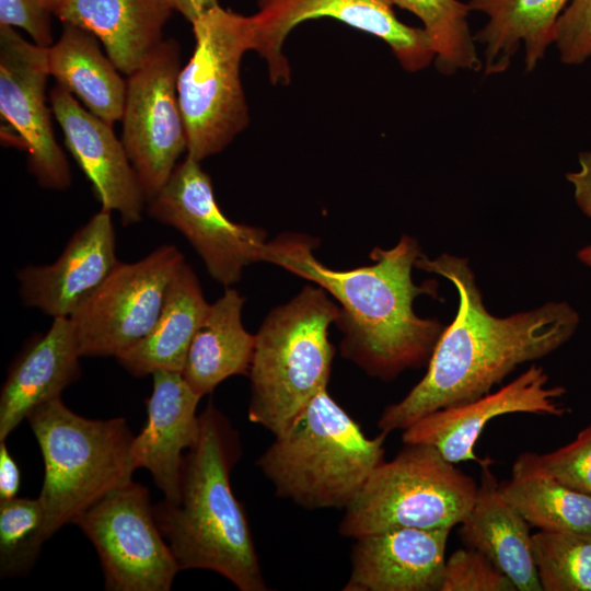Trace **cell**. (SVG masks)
I'll use <instances>...</instances> for the list:
<instances>
[{
    "label": "cell",
    "instance_id": "obj_1",
    "mask_svg": "<svg viewBox=\"0 0 591 591\" xmlns=\"http://www.w3.org/2000/svg\"><path fill=\"white\" fill-rule=\"evenodd\" d=\"M415 268L448 279L457 292L455 317L434 346L422 379L378 421L381 431L405 430L438 409L477 399L518 366L552 354L576 333L579 313L565 301L498 317L487 311L466 258L421 254Z\"/></svg>",
    "mask_w": 591,
    "mask_h": 591
},
{
    "label": "cell",
    "instance_id": "obj_2",
    "mask_svg": "<svg viewBox=\"0 0 591 591\" xmlns=\"http://www.w3.org/2000/svg\"><path fill=\"white\" fill-rule=\"evenodd\" d=\"M316 246L311 236L283 233L267 242L264 262L310 280L340 304L335 323L343 334L341 355L386 381L428 364L443 325L413 309L421 294L438 297L437 281H413V268L422 254L417 240L403 234L391 248L374 247L372 264L347 270L317 260Z\"/></svg>",
    "mask_w": 591,
    "mask_h": 591
},
{
    "label": "cell",
    "instance_id": "obj_3",
    "mask_svg": "<svg viewBox=\"0 0 591 591\" xmlns=\"http://www.w3.org/2000/svg\"><path fill=\"white\" fill-rule=\"evenodd\" d=\"M197 442L185 454L179 497L153 506L179 570L215 571L241 591H265L259 559L230 473L241 455L237 432L213 404L199 415Z\"/></svg>",
    "mask_w": 591,
    "mask_h": 591
},
{
    "label": "cell",
    "instance_id": "obj_4",
    "mask_svg": "<svg viewBox=\"0 0 591 591\" xmlns=\"http://www.w3.org/2000/svg\"><path fill=\"white\" fill-rule=\"evenodd\" d=\"M387 434L368 438L325 389L256 464L279 497L309 510L345 509L384 461Z\"/></svg>",
    "mask_w": 591,
    "mask_h": 591
},
{
    "label": "cell",
    "instance_id": "obj_5",
    "mask_svg": "<svg viewBox=\"0 0 591 591\" xmlns=\"http://www.w3.org/2000/svg\"><path fill=\"white\" fill-rule=\"evenodd\" d=\"M338 312L328 293L313 283L267 314L248 370L250 421L276 437L327 389L334 356L328 327Z\"/></svg>",
    "mask_w": 591,
    "mask_h": 591
},
{
    "label": "cell",
    "instance_id": "obj_6",
    "mask_svg": "<svg viewBox=\"0 0 591 591\" xmlns=\"http://www.w3.org/2000/svg\"><path fill=\"white\" fill-rule=\"evenodd\" d=\"M26 420L44 460L38 499L48 538L106 494L132 480L134 436L125 418H85L58 397Z\"/></svg>",
    "mask_w": 591,
    "mask_h": 591
},
{
    "label": "cell",
    "instance_id": "obj_7",
    "mask_svg": "<svg viewBox=\"0 0 591 591\" xmlns=\"http://www.w3.org/2000/svg\"><path fill=\"white\" fill-rule=\"evenodd\" d=\"M475 480L428 444H405L382 461L345 508L339 534L358 538L395 528H453L471 510Z\"/></svg>",
    "mask_w": 591,
    "mask_h": 591
},
{
    "label": "cell",
    "instance_id": "obj_8",
    "mask_svg": "<svg viewBox=\"0 0 591 591\" xmlns=\"http://www.w3.org/2000/svg\"><path fill=\"white\" fill-rule=\"evenodd\" d=\"M195 47L177 78L187 155L201 161L222 151L248 124L240 65L251 50L250 16L219 4L192 23Z\"/></svg>",
    "mask_w": 591,
    "mask_h": 591
},
{
    "label": "cell",
    "instance_id": "obj_9",
    "mask_svg": "<svg viewBox=\"0 0 591 591\" xmlns=\"http://www.w3.org/2000/svg\"><path fill=\"white\" fill-rule=\"evenodd\" d=\"M100 557L108 591H169L179 571L154 518L148 488L130 480L73 521Z\"/></svg>",
    "mask_w": 591,
    "mask_h": 591
},
{
    "label": "cell",
    "instance_id": "obj_10",
    "mask_svg": "<svg viewBox=\"0 0 591 591\" xmlns=\"http://www.w3.org/2000/svg\"><path fill=\"white\" fill-rule=\"evenodd\" d=\"M184 263L172 244L161 245L139 260L119 262L69 316L80 356L116 358L147 336Z\"/></svg>",
    "mask_w": 591,
    "mask_h": 591
},
{
    "label": "cell",
    "instance_id": "obj_11",
    "mask_svg": "<svg viewBox=\"0 0 591 591\" xmlns=\"http://www.w3.org/2000/svg\"><path fill=\"white\" fill-rule=\"evenodd\" d=\"M181 69V47L167 38L126 79L121 141L147 200L165 185L187 151L177 95Z\"/></svg>",
    "mask_w": 591,
    "mask_h": 591
},
{
    "label": "cell",
    "instance_id": "obj_12",
    "mask_svg": "<svg viewBox=\"0 0 591 591\" xmlns=\"http://www.w3.org/2000/svg\"><path fill=\"white\" fill-rule=\"evenodd\" d=\"M148 201L149 216L178 231L224 287L236 283L246 266L264 262L266 231L231 221L217 204L209 175L192 157L177 163Z\"/></svg>",
    "mask_w": 591,
    "mask_h": 591
},
{
    "label": "cell",
    "instance_id": "obj_13",
    "mask_svg": "<svg viewBox=\"0 0 591 591\" xmlns=\"http://www.w3.org/2000/svg\"><path fill=\"white\" fill-rule=\"evenodd\" d=\"M250 16L251 50L265 59L273 84L290 81L282 53L293 27L310 19L328 16L374 35L386 43L403 69L417 72L434 61V49L424 27L399 21L390 0H258Z\"/></svg>",
    "mask_w": 591,
    "mask_h": 591
},
{
    "label": "cell",
    "instance_id": "obj_14",
    "mask_svg": "<svg viewBox=\"0 0 591 591\" xmlns=\"http://www.w3.org/2000/svg\"><path fill=\"white\" fill-rule=\"evenodd\" d=\"M47 48L24 39L13 27L0 25V113L4 142L27 153V167L45 189L65 190L70 166L57 143L46 103Z\"/></svg>",
    "mask_w": 591,
    "mask_h": 591
},
{
    "label": "cell",
    "instance_id": "obj_15",
    "mask_svg": "<svg viewBox=\"0 0 591 591\" xmlns=\"http://www.w3.org/2000/svg\"><path fill=\"white\" fill-rule=\"evenodd\" d=\"M544 368L532 364L513 381L472 402L430 413L403 430L404 444H428L451 463L483 461L475 444L494 418L514 413L563 416V386H548Z\"/></svg>",
    "mask_w": 591,
    "mask_h": 591
},
{
    "label": "cell",
    "instance_id": "obj_16",
    "mask_svg": "<svg viewBox=\"0 0 591 591\" xmlns=\"http://www.w3.org/2000/svg\"><path fill=\"white\" fill-rule=\"evenodd\" d=\"M49 102L66 147L91 182L102 208L118 212L124 225L139 222L147 198L113 124L81 106L59 84L50 90Z\"/></svg>",
    "mask_w": 591,
    "mask_h": 591
},
{
    "label": "cell",
    "instance_id": "obj_17",
    "mask_svg": "<svg viewBox=\"0 0 591 591\" xmlns=\"http://www.w3.org/2000/svg\"><path fill=\"white\" fill-rule=\"evenodd\" d=\"M111 213L101 208L73 233L54 263L18 270L24 305L53 317H69L107 278L119 263Z\"/></svg>",
    "mask_w": 591,
    "mask_h": 591
},
{
    "label": "cell",
    "instance_id": "obj_18",
    "mask_svg": "<svg viewBox=\"0 0 591 591\" xmlns=\"http://www.w3.org/2000/svg\"><path fill=\"white\" fill-rule=\"evenodd\" d=\"M451 528H395L356 538L344 591H440Z\"/></svg>",
    "mask_w": 591,
    "mask_h": 591
},
{
    "label": "cell",
    "instance_id": "obj_19",
    "mask_svg": "<svg viewBox=\"0 0 591 591\" xmlns=\"http://www.w3.org/2000/svg\"><path fill=\"white\" fill-rule=\"evenodd\" d=\"M151 375L152 392L146 401L148 420L132 439L130 456L136 470L149 471L164 500L175 502L184 451L199 437L197 406L201 396L190 389L182 372L158 370Z\"/></svg>",
    "mask_w": 591,
    "mask_h": 591
},
{
    "label": "cell",
    "instance_id": "obj_20",
    "mask_svg": "<svg viewBox=\"0 0 591 591\" xmlns=\"http://www.w3.org/2000/svg\"><path fill=\"white\" fill-rule=\"evenodd\" d=\"M69 317H54L45 334L28 339L12 361L0 394V441L39 406L60 397L81 374Z\"/></svg>",
    "mask_w": 591,
    "mask_h": 591
},
{
    "label": "cell",
    "instance_id": "obj_21",
    "mask_svg": "<svg viewBox=\"0 0 591 591\" xmlns=\"http://www.w3.org/2000/svg\"><path fill=\"white\" fill-rule=\"evenodd\" d=\"M482 477L474 503L460 523L467 547L487 556L514 584L517 591H542L526 520L502 497L491 473V461L480 463Z\"/></svg>",
    "mask_w": 591,
    "mask_h": 591
},
{
    "label": "cell",
    "instance_id": "obj_22",
    "mask_svg": "<svg viewBox=\"0 0 591 591\" xmlns=\"http://www.w3.org/2000/svg\"><path fill=\"white\" fill-rule=\"evenodd\" d=\"M569 1L470 0L471 11L486 18L485 24L474 34L476 44L483 47L484 74L503 73L520 51L525 71H533L553 45L557 19Z\"/></svg>",
    "mask_w": 591,
    "mask_h": 591
},
{
    "label": "cell",
    "instance_id": "obj_23",
    "mask_svg": "<svg viewBox=\"0 0 591 591\" xmlns=\"http://www.w3.org/2000/svg\"><path fill=\"white\" fill-rule=\"evenodd\" d=\"M172 11L164 0H67L55 15L94 34L128 76L162 43Z\"/></svg>",
    "mask_w": 591,
    "mask_h": 591
},
{
    "label": "cell",
    "instance_id": "obj_24",
    "mask_svg": "<svg viewBox=\"0 0 591 591\" xmlns=\"http://www.w3.org/2000/svg\"><path fill=\"white\" fill-rule=\"evenodd\" d=\"M209 306L196 274L185 262L169 286L153 327L116 357L118 363L137 378L158 370L182 372L190 343Z\"/></svg>",
    "mask_w": 591,
    "mask_h": 591
},
{
    "label": "cell",
    "instance_id": "obj_25",
    "mask_svg": "<svg viewBox=\"0 0 591 591\" xmlns=\"http://www.w3.org/2000/svg\"><path fill=\"white\" fill-rule=\"evenodd\" d=\"M243 305L244 298L227 287L224 293L210 304L190 343L182 374L201 397L230 376L248 374L255 335L243 326Z\"/></svg>",
    "mask_w": 591,
    "mask_h": 591
},
{
    "label": "cell",
    "instance_id": "obj_26",
    "mask_svg": "<svg viewBox=\"0 0 591 591\" xmlns=\"http://www.w3.org/2000/svg\"><path fill=\"white\" fill-rule=\"evenodd\" d=\"M49 74L84 107L109 124L121 120L126 80L85 28L63 23L59 39L47 48Z\"/></svg>",
    "mask_w": 591,
    "mask_h": 591
},
{
    "label": "cell",
    "instance_id": "obj_27",
    "mask_svg": "<svg viewBox=\"0 0 591 591\" xmlns=\"http://www.w3.org/2000/svg\"><path fill=\"white\" fill-rule=\"evenodd\" d=\"M502 497L540 530L591 532V495L541 473L512 474L499 485Z\"/></svg>",
    "mask_w": 591,
    "mask_h": 591
},
{
    "label": "cell",
    "instance_id": "obj_28",
    "mask_svg": "<svg viewBox=\"0 0 591 591\" xmlns=\"http://www.w3.org/2000/svg\"><path fill=\"white\" fill-rule=\"evenodd\" d=\"M421 22L431 38L436 68L445 76L483 69L480 54L468 25L472 12L460 0H390Z\"/></svg>",
    "mask_w": 591,
    "mask_h": 591
},
{
    "label": "cell",
    "instance_id": "obj_29",
    "mask_svg": "<svg viewBox=\"0 0 591 591\" xmlns=\"http://www.w3.org/2000/svg\"><path fill=\"white\" fill-rule=\"evenodd\" d=\"M532 551L542 591H591V532L540 530Z\"/></svg>",
    "mask_w": 591,
    "mask_h": 591
},
{
    "label": "cell",
    "instance_id": "obj_30",
    "mask_svg": "<svg viewBox=\"0 0 591 591\" xmlns=\"http://www.w3.org/2000/svg\"><path fill=\"white\" fill-rule=\"evenodd\" d=\"M48 540L38 498L0 500V576L10 578L30 571Z\"/></svg>",
    "mask_w": 591,
    "mask_h": 591
},
{
    "label": "cell",
    "instance_id": "obj_31",
    "mask_svg": "<svg viewBox=\"0 0 591 591\" xmlns=\"http://www.w3.org/2000/svg\"><path fill=\"white\" fill-rule=\"evenodd\" d=\"M541 473L583 494L591 495V422L569 444L553 452H525L512 466V474Z\"/></svg>",
    "mask_w": 591,
    "mask_h": 591
},
{
    "label": "cell",
    "instance_id": "obj_32",
    "mask_svg": "<svg viewBox=\"0 0 591 591\" xmlns=\"http://www.w3.org/2000/svg\"><path fill=\"white\" fill-rule=\"evenodd\" d=\"M440 591H517V588L487 556L466 546L445 559Z\"/></svg>",
    "mask_w": 591,
    "mask_h": 591
},
{
    "label": "cell",
    "instance_id": "obj_33",
    "mask_svg": "<svg viewBox=\"0 0 591 591\" xmlns=\"http://www.w3.org/2000/svg\"><path fill=\"white\" fill-rule=\"evenodd\" d=\"M553 45L559 60L579 66L591 58V0H570L557 19Z\"/></svg>",
    "mask_w": 591,
    "mask_h": 591
},
{
    "label": "cell",
    "instance_id": "obj_34",
    "mask_svg": "<svg viewBox=\"0 0 591 591\" xmlns=\"http://www.w3.org/2000/svg\"><path fill=\"white\" fill-rule=\"evenodd\" d=\"M51 15L40 0H0V25L24 30L40 47L54 44Z\"/></svg>",
    "mask_w": 591,
    "mask_h": 591
},
{
    "label": "cell",
    "instance_id": "obj_35",
    "mask_svg": "<svg viewBox=\"0 0 591 591\" xmlns=\"http://www.w3.org/2000/svg\"><path fill=\"white\" fill-rule=\"evenodd\" d=\"M579 166L568 172L566 179L572 186L573 198L579 209L591 219V150L582 151L578 155ZM578 259L591 268V244L577 252Z\"/></svg>",
    "mask_w": 591,
    "mask_h": 591
},
{
    "label": "cell",
    "instance_id": "obj_36",
    "mask_svg": "<svg viewBox=\"0 0 591 591\" xmlns=\"http://www.w3.org/2000/svg\"><path fill=\"white\" fill-rule=\"evenodd\" d=\"M20 485L19 466L9 452L5 441H0V500L15 498Z\"/></svg>",
    "mask_w": 591,
    "mask_h": 591
},
{
    "label": "cell",
    "instance_id": "obj_37",
    "mask_svg": "<svg viewBox=\"0 0 591 591\" xmlns=\"http://www.w3.org/2000/svg\"><path fill=\"white\" fill-rule=\"evenodd\" d=\"M173 10L181 13L190 24L218 5V0H164Z\"/></svg>",
    "mask_w": 591,
    "mask_h": 591
},
{
    "label": "cell",
    "instance_id": "obj_38",
    "mask_svg": "<svg viewBox=\"0 0 591 591\" xmlns=\"http://www.w3.org/2000/svg\"><path fill=\"white\" fill-rule=\"evenodd\" d=\"M55 15L67 0H40Z\"/></svg>",
    "mask_w": 591,
    "mask_h": 591
}]
</instances>
